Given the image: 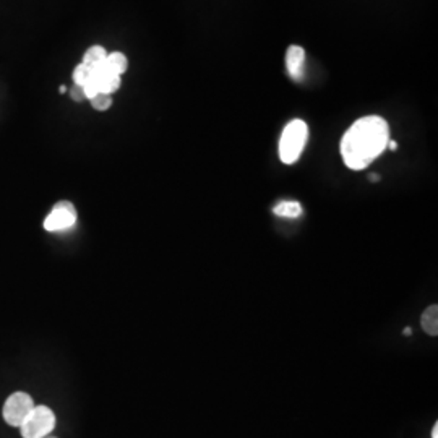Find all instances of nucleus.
<instances>
[{"label":"nucleus","mask_w":438,"mask_h":438,"mask_svg":"<svg viewBox=\"0 0 438 438\" xmlns=\"http://www.w3.org/2000/svg\"><path fill=\"white\" fill-rule=\"evenodd\" d=\"M389 141L388 122L380 116H367L356 121L342 137L340 151L351 170L369 168L383 155Z\"/></svg>","instance_id":"f257e3e1"},{"label":"nucleus","mask_w":438,"mask_h":438,"mask_svg":"<svg viewBox=\"0 0 438 438\" xmlns=\"http://www.w3.org/2000/svg\"><path fill=\"white\" fill-rule=\"evenodd\" d=\"M308 140L307 123L301 119H294L284 127L279 140V159L284 164L297 163L301 155L306 150Z\"/></svg>","instance_id":"f03ea898"},{"label":"nucleus","mask_w":438,"mask_h":438,"mask_svg":"<svg viewBox=\"0 0 438 438\" xmlns=\"http://www.w3.org/2000/svg\"><path fill=\"white\" fill-rule=\"evenodd\" d=\"M55 427V414L47 406H35L20 430L23 438H44Z\"/></svg>","instance_id":"7ed1b4c3"},{"label":"nucleus","mask_w":438,"mask_h":438,"mask_svg":"<svg viewBox=\"0 0 438 438\" xmlns=\"http://www.w3.org/2000/svg\"><path fill=\"white\" fill-rule=\"evenodd\" d=\"M35 401L28 393L17 392L10 394L7 398L6 404H3V419L8 426L12 427H21V423L26 421V417L30 416L33 409H35Z\"/></svg>","instance_id":"20e7f679"},{"label":"nucleus","mask_w":438,"mask_h":438,"mask_svg":"<svg viewBox=\"0 0 438 438\" xmlns=\"http://www.w3.org/2000/svg\"><path fill=\"white\" fill-rule=\"evenodd\" d=\"M77 222V209L70 202H59L54 204L51 213L44 219V229L49 232L69 231Z\"/></svg>","instance_id":"39448f33"},{"label":"nucleus","mask_w":438,"mask_h":438,"mask_svg":"<svg viewBox=\"0 0 438 438\" xmlns=\"http://www.w3.org/2000/svg\"><path fill=\"white\" fill-rule=\"evenodd\" d=\"M93 82L98 87L99 93L109 94V96L116 93L117 89L121 88V83H122L121 77H119V75L111 73V71H109L106 67H104V64L93 70Z\"/></svg>","instance_id":"423d86ee"},{"label":"nucleus","mask_w":438,"mask_h":438,"mask_svg":"<svg viewBox=\"0 0 438 438\" xmlns=\"http://www.w3.org/2000/svg\"><path fill=\"white\" fill-rule=\"evenodd\" d=\"M304 62H306V51L301 46H289L286 52V69L290 78L301 82L304 77Z\"/></svg>","instance_id":"0eeeda50"},{"label":"nucleus","mask_w":438,"mask_h":438,"mask_svg":"<svg viewBox=\"0 0 438 438\" xmlns=\"http://www.w3.org/2000/svg\"><path fill=\"white\" fill-rule=\"evenodd\" d=\"M421 325L428 336L438 335V306H430L423 310Z\"/></svg>","instance_id":"6e6552de"},{"label":"nucleus","mask_w":438,"mask_h":438,"mask_svg":"<svg viewBox=\"0 0 438 438\" xmlns=\"http://www.w3.org/2000/svg\"><path fill=\"white\" fill-rule=\"evenodd\" d=\"M104 67L111 71L114 75H119L121 77L122 73H125L127 67H128V60L127 57L122 54V52H112V54H107L106 62H104Z\"/></svg>","instance_id":"1a4fd4ad"},{"label":"nucleus","mask_w":438,"mask_h":438,"mask_svg":"<svg viewBox=\"0 0 438 438\" xmlns=\"http://www.w3.org/2000/svg\"><path fill=\"white\" fill-rule=\"evenodd\" d=\"M106 57H107V51L104 49L103 46H93L87 51V54H85L82 64L88 65L89 69L94 70V69H98V67H101L104 62H106Z\"/></svg>","instance_id":"9d476101"},{"label":"nucleus","mask_w":438,"mask_h":438,"mask_svg":"<svg viewBox=\"0 0 438 438\" xmlns=\"http://www.w3.org/2000/svg\"><path fill=\"white\" fill-rule=\"evenodd\" d=\"M273 213L279 218H299L302 214V204L299 202H281L273 208Z\"/></svg>","instance_id":"9b49d317"},{"label":"nucleus","mask_w":438,"mask_h":438,"mask_svg":"<svg viewBox=\"0 0 438 438\" xmlns=\"http://www.w3.org/2000/svg\"><path fill=\"white\" fill-rule=\"evenodd\" d=\"M93 77V69H89L88 65L85 64H78L77 67H75L73 70V83L77 85V87H85L89 80H91Z\"/></svg>","instance_id":"f8f14e48"},{"label":"nucleus","mask_w":438,"mask_h":438,"mask_svg":"<svg viewBox=\"0 0 438 438\" xmlns=\"http://www.w3.org/2000/svg\"><path fill=\"white\" fill-rule=\"evenodd\" d=\"M89 103H91L93 109H96V111H107L109 107L112 106V98L109 96V94H104V93H98L96 96L89 99Z\"/></svg>","instance_id":"ddd939ff"},{"label":"nucleus","mask_w":438,"mask_h":438,"mask_svg":"<svg viewBox=\"0 0 438 438\" xmlns=\"http://www.w3.org/2000/svg\"><path fill=\"white\" fill-rule=\"evenodd\" d=\"M70 98L73 99L75 103H82L87 99V96H85V91L82 87H77V85H73V88L70 89Z\"/></svg>","instance_id":"4468645a"},{"label":"nucleus","mask_w":438,"mask_h":438,"mask_svg":"<svg viewBox=\"0 0 438 438\" xmlns=\"http://www.w3.org/2000/svg\"><path fill=\"white\" fill-rule=\"evenodd\" d=\"M387 148H389L392 151H396V150H398V143L394 141V140H393V141L389 140V141H388V145H387Z\"/></svg>","instance_id":"2eb2a0df"},{"label":"nucleus","mask_w":438,"mask_h":438,"mask_svg":"<svg viewBox=\"0 0 438 438\" xmlns=\"http://www.w3.org/2000/svg\"><path fill=\"white\" fill-rule=\"evenodd\" d=\"M432 438H438V423H435L432 428Z\"/></svg>","instance_id":"dca6fc26"},{"label":"nucleus","mask_w":438,"mask_h":438,"mask_svg":"<svg viewBox=\"0 0 438 438\" xmlns=\"http://www.w3.org/2000/svg\"><path fill=\"white\" fill-rule=\"evenodd\" d=\"M403 335H404V336H411V335H412V330H411V328H404Z\"/></svg>","instance_id":"f3484780"},{"label":"nucleus","mask_w":438,"mask_h":438,"mask_svg":"<svg viewBox=\"0 0 438 438\" xmlns=\"http://www.w3.org/2000/svg\"><path fill=\"white\" fill-rule=\"evenodd\" d=\"M378 179H380V177H378V175H375V174H372V175H370V180H372V182H377V180H378Z\"/></svg>","instance_id":"a211bd4d"},{"label":"nucleus","mask_w":438,"mask_h":438,"mask_svg":"<svg viewBox=\"0 0 438 438\" xmlns=\"http://www.w3.org/2000/svg\"><path fill=\"white\" fill-rule=\"evenodd\" d=\"M59 91H60L62 94H64V93L67 91V88H65V87H60V88H59Z\"/></svg>","instance_id":"6ab92c4d"},{"label":"nucleus","mask_w":438,"mask_h":438,"mask_svg":"<svg viewBox=\"0 0 438 438\" xmlns=\"http://www.w3.org/2000/svg\"><path fill=\"white\" fill-rule=\"evenodd\" d=\"M44 438H55V437H51V435H47V437H44Z\"/></svg>","instance_id":"aec40b11"}]
</instances>
